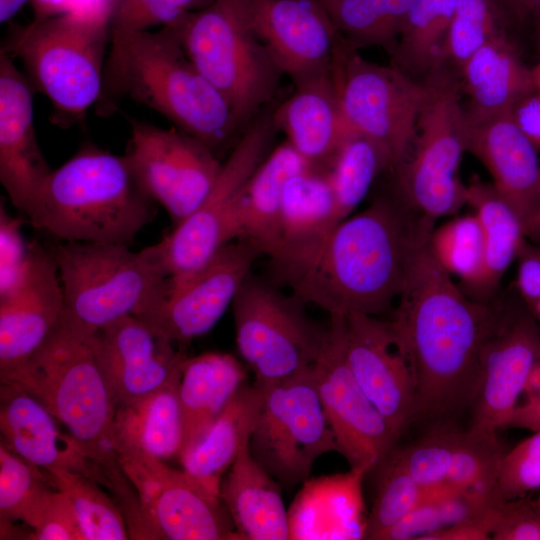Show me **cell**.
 I'll use <instances>...</instances> for the list:
<instances>
[{
    "instance_id": "obj_44",
    "label": "cell",
    "mask_w": 540,
    "mask_h": 540,
    "mask_svg": "<svg viewBox=\"0 0 540 540\" xmlns=\"http://www.w3.org/2000/svg\"><path fill=\"white\" fill-rule=\"evenodd\" d=\"M429 245L440 265L473 290L484 265V239L477 216H458L433 229Z\"/></svg>"
},
{
    "instance_id": "obj_17",
    "label": "cell",
    "mask_w": 540,
    "mask_h": 540,
    "mask_svg": "<svg viewBox=\"0 0 540 540\" xmlns=\"http://www.w3.org/2000/svg\"><path fill=\"white\" fill-rule=\"evenodd\" d=\"M539 359L540 326L523 302L503 305L480 353L469 428L491 434L505 429Z\"/></svg>"
},
{
    "instance_id": "obj_28",
    "label": "cell",
    "mask_w": 540,
    "mask_h": 540,
    "mask_svg": "<svg viewBox=\"0 0 540 540\" xmlns=\"http://www.w3.org/2000/svg\"><path fill=\"white\" fill-rule=\"evenodd\" d=\"M369 471L356 467L308 481L288 512L289 539H364L362 481Z\"/></svg>"
},
{
    "instance_id": "obj_40",
    "label": "cell",
    "mask_w": 540,
    "mask_h": 540,
    "mask_svg": "<svg viewBox=\"0 0 540 540\" xmlns=\"http://www.w3.org/2000/svg\"><path fill=\"white\" fill-rule=\"evenodd\" d=\"M496 487L466 488L429 496L380 540H421L423 536L468 519L502 500Z\"/></svg>"
},
{
    "instance_id": "obj_16",
    "label": "cell",
    "mask_w": 540,
    "mask_h": 540,
    "mask_svg": "<svg viewBox=\"0 0 540 540\" xmlns=\"http://www.w3.org/2000/svg\"><path fill=\"white\" fill-rule=\"evenodd\" d=\"M317 390L338 453L350 468L379 466L399 439L364 393L347 361L345 316L330 315L327 337L314 364Z\"/></svg>"
},
{
    "instance_id": "obj_18",
    "label": "cell",
    "mask_w": 540,
    "mask_h": 540,
    "mask_svg": "<svg viewBox=\"0 0 540 540\" xmlns=\"http://www.w3.org/2000/svg\"><path fill=\"white\" fill-rule=\"evenodd\" d=\"M260 255L245 239L226 244L192 275L169 281L166 298L142 319L180 345L206 334L232 306Z\"/></svg>"
},
{
    "instance_id": "obj_60",
    "label": "cell",
    "mask_w": 540,
    "mask_h": 540,
    "mask_svg": "<svg viewBox=\"0 0 540 540\" xmlns=\"http://www.w3.org/2000/svg\"><path fill=\"white\" fill-rule=\"evenodd\" d=\"M538 191V208L532 224L526 233V239L531 240L534 244L540 245V178Z\"/></svg>"
},
{
    "instance_id": "obj_34",
    "label": "cell",
    "mask_w": 540,
    "mask_h": 540,
    "mask_svg": "<svg viewBox=\"0 0 540 540\" xmlns=\"http://www.w3.org/2000/svg\"><path fill=\"white\" fill-rule=\"evenodd\" d=\"M462 86L470 97L465 110L471 116H487L509 110L533 92L530 68L519 57L508 33L479 48L460 68Z\"/></svg>"
},
{
    "instance_id": "obj_61",
    "label": "cell",
    "mask_w": 540,
    "mask_h": 540,
    "mask_svg": "<svg viewBox=\"0 0 540 540\" xmlns=\"http://www.w3.org/2000/svg\"><path fill=\"white\" fill-rule=\"evenodd\" d=\"M531 80L534 89L540 92V61L532 68H530Z\"/></svg>"
},
{
    "instance_id": "obj_51",
    "label": "cell",
    "mask_w": 540,
    "mask_h": 540,
    "mask_svg": "<svg viewBox=\"0 0 540 540\" xmlns=\"http://www.w3.org/2000/svg\"><path fill=\"white\" fill-rule=\"evenodd\" d=\"M504 499L484 511L461 522L436 530L422 537L421 540H486L491 539L493 528L498 518Z\"/></svg>"
},
{
    "instance_id": "obj_19",
    "label": "cell",
    "mask_w": 540,
    "mask_h": 540,
    "mask_svg": "<svg viewBox=\"0 0 540 540\" xmlns=\"http://www.w3.org/2000/svg\"><path fill=\"white\" fill-rule=\"evenodd\" d=\"M245 22L294 83L325 72L342 40L318 0H235Z\"/></svg>"
},
{
    "instance_id": "obj_7",
    "label": "cell",
    "mask_w": 540,
    "mask_h": 540,
    "mask_svg": "<svg viewBox=\"0 0 540 540\" xmlns=\"http://www.w3.org/2000/svg\"><path fill=\"white\" fill-rule=\"evenodd\" d=\"M108 47V26L65 13L13 26L1 50L21 60L52 105L51 121L68 128L101 97Z\"/></svg>"
},
{
    "instance_id": "obj_59",
    "label": "cell",
    "mask_w": 540,
    "mask_h": 540,
    "mask_svg": "<svg viewBox=\"0 0 540 540\" xmlns=\"http://www.w3.org/2000/svg\"><path fill=\"white\" fill-rule=\"evenodd\" d=\"M530 19L533 26L535 51L540 58V0H533Z\"/></svg>"
},
{
    "instance_id": "obj_32",
    "label": "cell",
    "mask_w": 540,
    "mask_h": 540,
    "mask_svg": "<svg viewBox=\"0 0 540 540\" xmlns=\"http://www.w3.org/2000/svg\"><path fill=\"white\" fill-rule=\"evenodd\" d=\"M310 165L285 140L265 157L248 182L240 206V238L271 260L279 243L283 192L287 181Z\"/></svg>"
},
{
    "instance_id": "obj_21",
    "label": "cell",
    "mask_w": 540,
    "mask_h": 540,
    "mask_svg": "<svg viewBox=\"0 0 540 540\" xmlns=\"http://www.w3.org/2000/svg\"><path fill=\"white\" fill-rule=\"evenodd\" d=\"M26 270L0 296V380L21 368L59 324L64 297L56 261L49 248L30 242Z\"/></svg>"
},
{
    "instance_id": "obj_56",
    "label": "cell",
    "mask_w": 540,
    "mask_h": 540,
    "mask_svg": "<svg viewBox=\"0 0 540 540\" xmlns=\"http://www.w3.org/2000/svg\"><path fill=\"white\" fill-rule=\"evenodd\" d=\"M70 0H31L34 19L44 20L65 14Z\"/></svg>"
},
{
    "instance_id": "obj_25",
    "label": "cell",
    "mask_w": 540,
    "mask_h": 540,
    "mask_svg": "<svg viewBox=\"0 0 540 540\" xmlns=\"http://www.w3.org/2000/svg\"><path fill=\"white\" fill-rule=\"evenodd\" d=\"M33 88L14 58L0 52V181L11 203L25 212L50 175L33 121Z\"/></svg>"
},
{
    "instance_id": "obj_8",
    "label": "cell",
    "mask_w": 540,
    "mask_h": 540,
    "mask_svg": "<svg viewBox=\"0 0 540 540\" xmlns=\"http://www.w3.org/2000/svg\"><path fill=\"white\" fill-rule=\"evenodd\" d=\"M195 67L225 98L238 123L275 95L283 74L235 0H215L174 29Z\"/></svg>"
},
{
    "instance_id": "obj_3",
    "label": "cell",
    "mask_w": 540,
    "mask_h": 540,
    "mask_svg": "<svg viewBox=\"0 0 540 540\" xmlns=\"http://www.w3.org/2000/svg\"><path fill=\"white\" fill-rule=\"evenodd\" d=\"M95 333L63 311L46 341L4 381L33 395L66 427L120 498L131 484L111 444L117 405L97 355Z\"/></svg>"
},
{
    "instance_id": "obj_22",
    "label": "cell",
    "mask_w": 540,
    "mask_h": 540,
    "mask_svg": "<svg viewBox=\"0 0 540 540\" xmlns=\"http://www.w3.org/2000/svg\"><path fill=\"white\" fill-rule=\"evenodd\" d=\"M95 344L117 407L163 387L181 373L187 358L184 350L136 316L96 331Z\"/></svg>"
},
{
    "instance_id": "obj_48",
    "label": "cell",
    "mask_w": 540,
    "mask_h": 540,
    "mask_svg": "<svg viewBox=\"0 0 540 540\" xmlns=\"http://www.w3.org/2000/svg\"><path fill=\"white\" fill-rule=\"evenodd\" d=\"M22 220L0 206V296L10 292L21 280L29 259L30 242L22 234Z\"/></svg>"
},
{
    "instance_id": "obj_50",
    "label": "cell",
    "mask_w": 540,
    "mask_h": 540,
    "mask_svg": "<svg viewBox=\"0 0 540 540\" xmlns=\"http://www.w3.org/2000/svg\"><path fill=\"white\" fill-rule=\"evenodd\" d=\"M29 539L85 540L74 507L64 492H53Z\"/></svg>"
},
{
    "instance_id": "obj_54",
    "label": "cell",
    "mask_w": 540,
    "mask_h": 540,
    "mask_svg": "<svg viewBox=\"0 0 540 540\" xmlns=\"http://www.w3.org/2000/svg\"><path fill=\"white\" fill-rule=\"evenodd\" d=\"M521 132L540 151V92L534 90L516 101L509 109Z\"/></svg>"
},
{
    "instance_id": "obj_13",
    "label": "cell",
    "mask_w": 540,
    "mask_h": 540,
    "mask_svg": "<svg viewBox=\"0 0 540 540\" xmlns=\"http://www.w3.org/2000/svg\"><path fill=\"white\" fill-rule=\"evenodd\" d=\"M313 367L260 388L262 404L248 441L251 456L289 487L308 480L321 455L338 452Z\"/></svg>"
},
{
    "instance_id": "obj_23",
    "label": "cell",
    "mask_w": 540,
    "mask_h": 540,
    "mask_svg": "<svg viewBox=\"0 0 540 540\" xmlns=\"http://www.w3.org/2000/svg\"><path fill=\"white\" fill-rule=\"evenodd\" d=\"M339 224L327 172L309 167L286 183L279 243L270 260L278 281L292 289L314 268Z\"/></svg>"
},
{
    "instance_id": "obj_30",
    "label": "cell",
    "mask_w": 540,
    "mask_h": 540,
    "mask_svg": "<svg viewBox=\"0 0 540 540\" xmlns=\"http://www.w3.org/2000/svg\"><path fill=\"white\" fill-rule=\"evenodd\" d=\"M181 373L155 392L117 407L112 448L159 460L178 459L184 441V423L179 398Z\"/></svg>"
},
{
    "instance_id": "obj_4",
    "label": "cell",
    "mask_w": 540,
    "mask_h": 540,
    "mask_svg": "<svg viewBox=\"0 0 540 540\" xmlns=\"http://www.w3.org/2000/svg\"><path fill=\"white\" fill-rule=\"evenodd\" d=\"M157 213L125 156L81 148L52 170L24 214L64 242L129 245Z\"/></svg>"
},
{
    "instance_id": "obj_38",
    "label": "cell",
    "mask_w": 540,
    "mask_h": 540,
    "mask_svg": "<svg viewBox=\"0 0 540 540\" xmlns=\"http://www.w3.org/2000/svg\"><path fill=\"white\" fill-rule=\"evenodd\" d=\"M215 0H115L109 22V50L103 89L115 78L128 41L153 26L178 29L191 12L204 9Z\"/></svg>"
},
{
    "instance_id": "obj_35",
    "label": "cell",
    "mask_w": 540,
    "mask_h": 540,
    "mask_svg": "<svg viewBox=\"0 0 540 540\" xmlns=\"http://www.w3.org/2000/svg\"><path fill=\"white\" fill-rule=\"evenodd\" d=\"M467 204L480 222L484 239L483 270L472 291L477 293L475 300L489 302L526 237L520 218L492 183L473 179L467 185Z\"/></svg>"
},
{
    "instance_id": "obj_41",
    "label": "cell",
    "mask_w": 540,
    "mask_h": 540,
    "mask_svg": "<svg viewBox=\"0 0 540 540\" xmlns=\"http://www.w3.org/2000/svg\"><path fill=\"white\" fill-rule=\"evenodd\" d=\"M57 488L47 471L29 463L0 441L1 521H20L32 530Z\"/></svg>"
},
{
    "instance_id": "obj_10",
    "label": "cell",
    "mask_w": 540,
    "mask_h": 540,
    "mask_svg": "<svg viewBox=\"0 0 540 540\" xmlns=\"http://www.w3.org/2000/svg\"><path fill=\"white\" fill-rule=\"evenodd\" d=\"M304 304L252 275L237 293L232 303L236 344L257 387L288 379L317 361L328 325L311 320Z\"/></svg>"
},
{
    "instance_id": "obj_33",
    "label": "cell",
    "mask_w": 540,
    "mask_h": 540,
    "mask_svg": "<svg viewBox=\"0 0 540 540\" xmlns=\"http://www.w3.org/2000/svg\"><path fill=\"white\" fill-rule=\"evenodd\" d=\"M246 379V369L231 354L207 352L186 358L179 384L182 452L205 434Z\"/></svg>"
},
{
    "instance_id": "obj_43",
    "label": "cell",
    "mask_w": 540,
    "mask_h": 540,
    "mask_svg": "<svg viewBox=\"0 0 540 540\" xmlns=\"http://www.w3.org/2000/svg\"><path fill=\"white\" fill-rule=\"evenodd\" d=\"M513 24L502 0H458L449 28L445 62L459 70L484 44Z\"/></svg>"
},
{
    "instance_id": "obj_6",
    "label": "cell",
    "mask_w": 540,
    "mask_h": 540,
    "mask_svg": "<svg viewBox=\"0 0 540 540\" xmlns=\"http://www.w3.org/2000/svg\"><path fill=\"white\" fill-rule=\"evenodd\" d=\"M49 250L64 311L92 331L128 316L145 318L168 294L169 277L155 245L133 252L124 244L64 242Z\"/></svg>"
},
{
    "instance_id": "obj_1",
    "label": "cell",
    "mask_w": 540,
    "mask_h": 540,
    "mask_svg": "<svg viewBox=\"0 0 540 540\" xmlns=\"http://www.w3.org/2000/svg\"><path fill=\"white\" fill-rule=\"evenodd\" d=\"M503 305L466 296L435 258L420 249L388 319L413 374L418 416H444L470 407L482 347Z\"/></svg>"
},
{
    "instance_id": "obj_14",
    "label": "cell",
    "mask_w": 540,
    "mask_h": 540,
    "mask_svg": "<svg viewBox=\"0 0 540 540\" xmlns=\"http://www.w3.org/2000/svg\"><path fill=\"white\" fill-rule=\"evenodd\" d=\"M116 456L139 498L149 539L241 540L220 495L184 470L137 452Z\"/></svg>"
},
{
    "instance_id": "obj_29",
    "label": "cell",
    "mask_w": 540,
    "mask_h": 540,
    "mask_svg": "<svg viewBox=\"0 0 540 540\" xmlns=\"http://www.w3.org/2000/svg\"><path fill=\"white\" fill-rule=\"evenodd\" d=\"M248 441L222 479L220 497L241 540L289 539L278 481L251 456Z\"/></svg>"
},
{
    "instance_id": "obj_31",
    "label": "cell",
    "mask_w": 540,
    "mask_h": 540,
    "mask_svg": "<svg viewBox=\"0 0 540 540\" xmlns=\"http://www.w3.org/2000/svg\"><path fill=\"white\" fill-rule=\"evenodd\" d=\"M262 398L259 387L244 382L205 434L180 455L183 470L212 493L220 495L223 475L249 440Z\"/></svg>"
},
{
    "instance_id": "obj_9",
    "label": "cell",
    "mask_w": 540,
    "mask_h": 540,
    "mask_svg": "<svg viewBox=\"0 0 540 540\" xmlns=\"http://www.w3.org/2000/svg\"><path fill=\"white\" fill-rule=\"evenodd\" d=\"M331 74L347 129L374 141L387 155L392 170L407 156L419 116L436 95L441 75L418 82L395 66L366 60L343 39Z\"/></svg>"
},
{
    "instance_id": "obj_26",
    "label": "cell",
    "mask_w": 540,
    "mask_h": 540,
    "mask_svg": "<svg viewBox=\"0 0 540 540\" xmlns=\"http://www.w3.org/2000/svg\"><path fill=\"white\" fill-rule=\"evenodd\" d=\"M33 395L11 381L0 386L1 441L14 453L44 471L82 474L112 491L105 472Z\"/></svg>"
},
{
    "instance_id": "obj_53",
    "label": "cell",
    "mask_w": 540,
    "mask_h": 540,
    "mask_svg": "<svg viewBox=\"0 0 540 540\" xmlns=\"http://www.w3.org/2000/svg\"><path fill=\"white\" fill-rule=\"evenodd\" d=\"M524 399L514 409L505 429L540 430V359L533 367L523 391Z\"/></svg>"
},
{
    "instance_id": "obj_24",
    "label": "cell",
    "mask_w": 540,
    "mask_h": 540,
    "mask_svg": "<svg viewBox=\"0 0 540 540\" xmlns=\"http://www.w3.org/2000/svg\"><path fill=\"white\" fill-rule=\"evenodd\" d=\"M465 118L466 152L489 171L493 186L520 218L526 237L538 208V151L509 110L487 116L465 112Z\"/></svg>"
},
{
    "instance_id": "obj_2",
    "label": "cell",
    "mask_w": 540,
    "mask_h": 540,
    "mask_svg": "<svg viewBox=\"0 0 540 540\" xmlns=\"http://www.w3.org/2000/svg\"><path fill=\"white\" fill-rule=\"evenodd\" d=\"M433 229L396 195L377 198L334 228L293 294L329 315L380 317L397 302Z\"/></svg>"
},
{
    "instance_id": "obj_52",
    "label": "cell",
    "mask_w": 540,
    "mask_h": 540,
    "mask_svg": "<svg viewBox=\"0 0 540 540\" xmlns=\"http://www.w3.org/2000/svg\"><path fill=\"white\" fill-rule=\"evenodd\" d=\"M516 288L526 308L540 300V245L523 242L518 256Z\"/></svg>"
},
{
    "instance_id": "obj_12",
    "label": "cell",
    "mask_w": 540,
    "mask_h": 540,
    "mask_svg": "<svg viewBox=\"0 0 540 540\" xmlns=\"http://www.w3.org/2000/svg\"><path fill=\"white\" fill-rule=\"evenodd\" d=\"M466 118L458 90L441 76L436 95L421 112L414 142L392 171L396 193L410 209L435 221L467 204V185L459 178L466 152Z\"/></svg>"
},
{
    "instance_id": "obj_36",
    "label": "cell",
    "mask_w": 540,
    "mask_h": 540,
    "mask_svg": "<svg viewBox=\"0 0 540 540\" xmlns=\"http://www.w3.org/2000/svg\"><path fill=\"white\" fill-rule=\"evenodd\" d=\"M458 0H413L394 48L395 67L412 77L439 74Z\"/></svg>"
},
{
    "instance_id": "obj_42",
    "label": "cell",
    "mask_w": 540,
    "mask_h": 540,
    "mask_svg": "<svg viewBox=\"0 0 540 540\" xmlns=\"http://www.w3.org/2000/svg\"><path fill=\"white\" fill-rule=\"evenodd\" d=\"M47 473L52 484L70 499L85 540H126L130 537L120 506L98 482L67 470Z\"/></svg>"
},
{
    "instance_id": "obj_5",
    "label": "cell",
    "mask_w": 540,
    "mask_h": 540,
    "mask_svg": "<svg viewBox=\"0 0 540 540\" xmlns=\"http://www.w3.org/2000/svg\"><path fill=\"white\" fill-rule=\"evenodd\" d=\"M125 96L160 113L214 153L230 142L240 126L225 98L190 60L172 27L144 31L128 41L115 78L95 105L96 113L111 116Z\"/></svg>"
},
{
    "instance_id": "obj_57",
    "label": "cell",
    "mask_w": 540,
    "mask_h": 540,
    "mask_svg": "<svg viewBox=\"0 0 540 540\" xmlns=\"http://www.w3.org/2000/svg\"><path fill=\"white\" fill-rule=\"evenodd\" d=\"M513 24L520 26L530 19L533 0H502Z\"/></svg>"
},
{
    "instance_id": "obj_49",
    "label": "cell",
    "mask_w": 540,
    "mask_h": 540,
    "mask_svg": "<svg viewBox=\"0 0 540 540\" xmlns=\"http://www.w3.org/2000/svg\"><path fill=\"white\" fill-rule=\"evenodd\" d=\"M491 539L540 540V495L504 499Z\"/></svg>"
},
{
    "instance_id": "obj_55",
    "label": "cell",
    "mask_w": 540,
    "mask_h": 540,
    "mask_svg": "<svg viewBox=\"0 0 540 540\" xmlns=\"http://www.w3.org/2000/svg\"><path fill=\"white\" fill-rule=\"evenodd\" d=\"M115 0H70L66 13L109 27Z\"/></svg>"
},
{
    "instance_id": "obj_27",
    "label": "cell",
    "mask_w": 540,
    "mask_h": 540,
    "mask_svg": "<svg viewBox=\"0 0 540 540\" xmlns=\"http://www.w3.org/2000/svg\"><path fill=\"white\" fill-rule=\"evenodd\" d=\"M295 84L293 94L272 113L276 129L313 167L330 163L350 132L344 122L331 68Z\"/></svg>"
},
{
    "instance_id": "obj_37",
    "label": "cell",
    "mask_w": 540,
    "mask_h": 540,
    "mask_svg": "<svg viewBox=\"0 0 540 540\" xmlns=\"http://www.w3.org/2000/svg\"><path fill=\"white\" fill-rule=\"evenodd\" d=\"M318 1L349 47L379 45L391 51L413 0Z\"/></svg>"
},
{
    "instance_id": "obj_46",
    "label": "cell",
    "mask_w": 540,
    "mask_h": 540,
    "mask_svg": "<svg viewBox=\"0 0 540 540\" xmlns=\"http://www.w3.org/2000/svg\"><path fill=\"white\" fill-rule=\"evenodd\" d=\"M461 430L433 432L393 453L408 473L431 495L446 492L445 480Z\"/></svg>"
},
{
    "instance_id": "obj_20",
    "label": "cell",
    "mask_w": 540,
    "mask_h": 540,
    "mask_svg": "<svg viewBox=\"0 0 540 540\" xmlns=\"http://www.w3.org/2000/svg\"><path fill=\"white\" fill-rule=\"evenodd\" d=\"M345 344L356 381L400 437L418 416L417 398L411 367L389 320L346 315Z\"/></svg>"
},
{
    "instance_id": "obj_45",
    "label": "cell",
    "mask_w": 540,
    "mask_h": 540,
    "mask_svg": "<svg viewBox=\"0 0 540 540\" xmlns=\"http://www.w3.org/2000/svg\"><path fill=\"white\" fill-rule=\"evenodd\" d=\"M379 466L382 474L367 516L364 539L380 540L386 531L431 496L402 466L393 451Z\"/></svg>"
},
{
    "instance_id": "obj_11",
    "label": "cell",
    "mask_w": 540,
    "mask_h": 540,
    "mask_svg": "<svg viewBox=\"0 0 540 540\" xmlns=\"http://www.w3.org/2000/svg\"><path fill=\"white\" fill-rule=\"evenodd\" d=\"M276 127L272 114L257 118L222 163L200 206L155 244L170 283L204 266L223 246L240 238V206L249 180L269 154Z\"/></svg>"
},
{
    "instance_id": "obj_58",
    "label": "cell",
    "mask_w": 540,
    "mask_h": 540,
    "mask_svg": "<svg viewBox=\"0 0 540 540\" xmlns=\"http://www.w3.org/2000/svg\"><path fill=\"white\" fill-rule=\"evenodd\" d=\"M31 0H0V22H9Z\"/></svg>"
},
{
    "instance_id": "obj_47",
    "label": "cell",
    "mask_w": 540,
    "mask_h": 540,
    "mask_svg": "<svg viewBox=\"0 0 540 540\" xmlns=\"http://www.w3.org/2000/svg\"><path fill=\"white\" fill-rule=\"evenodd\" d=\"M496 488L505 500L540 490V430L506 451L498 470Z\"/></svg>"
},
{
    "instance_id": "obj_15",
    "label": "cell",
    "mask_w": 540,
    "mask_h": 540,
    "mask_svg": "<svg viewBox=\"0 0 540 540\" xmlns=\"http://www.w3.org/2000/svg\"><path fill=\"white\" fill-rule=\"evenodd\" d=\"M125 157L144 191L167 211L173 227L194 212L212 189L222 166L192 135L129 118Z\"/></svg>"
},
{
    "instance_id": "obj_39",
    "label": "cell",
    "mask_w": 540,
    "mask_h": 540,
    "mask_svg": "<svg viewBox=\"0 0 540 540\" xmlns=\"http://www.w3.org/2000/svg\"><path fill=\"white\" fill-rule=\"evenodd\" d=\"M384 169H390L385 152L368 137L350 131L326 170L339 223L349 217Z\"/></svg>"
}]
</instances>
